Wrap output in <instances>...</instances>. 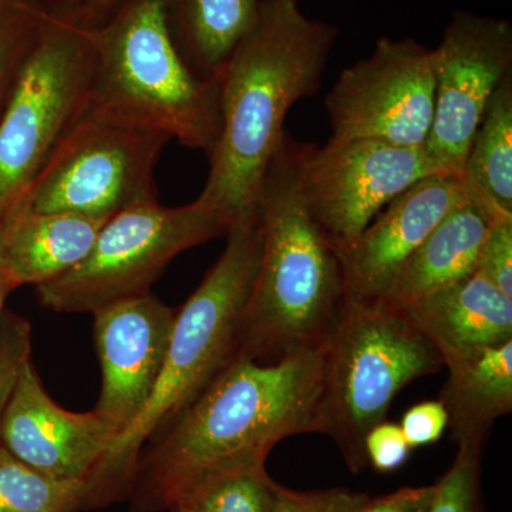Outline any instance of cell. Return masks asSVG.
<instances>
[{"instance_id": "8", "label": "cell", "mask_w": 512, "mask_h": 512, "mask_svg": "<svg viewBox=\"0 0 512 512\" xmlns=\"http://www.w3.org/2000/svg\"><path fill=\"white\" fill-rule=\"evenodd\" d=\"M234 227L220 208L198 197L183 207L146 202L113 215L89 255L49 284L36 288L49 311L93 313L147 295L168 264L188 249Z\"/></svg>"}, {"instance_id": "32", "label": "cell", "mask_w": 512, "mask_h": 512, "mask_svg": "<svg viewBox=\"0 0 512 512\" xmlns=\"http://www.w3.org/2000/svg\"><path fill=\"white\" fill-rule=\"evenodd\" d=\"M127 0H83L84 12L94 25H101Z\"/></svg>"}, {"instance_id": "5", "label": "cell", "mask_w": 512, "mask_h": 512, "mask_svg": "<svg viewBox=\"0 0 512 512\" xmlns=\"http://www.w3.org/2000/svg\"><path fill=\"white\" fill-rule=\"evenodd\" d=\"M227 247L197 291L175 312L154 392L130 429L114 441L94 478L101 501L133 484L144 444L224 372L241 349L242 326L261 256L258 207L227 234Z\"/></svg>"}, {"instance_id": "27", "label": "cell", "mask_w": 512, "mask_h": 512, "mask_svg": "<svg viewBox=\"0 0 512 512\" xmlns=\"http://www.w3.org/2000/svg\"><path fill=\"white\" fill-rule=\"evenodd\" d=\"M476 274L512 299V215H498L491 224Z\"/></svg>"}, {"instance_id": "2", "label": "cell", "mask_w": 512, "mask_h": 512, "mask_svg": "<svg viewBox=\"0 0 512 512\" xmlns=\"http://www.w3.org/2000/svg\"><path fill=\"white\" fill-rule=\"evenodd\" d=\"M339 30L301 0H259L256 22L220 74L221 128L200 197L232 224L256 210L269 161L299 100L318 93Z\"/></svg>"}, {"instance_id": "35", "label": "cell", "mask_w": 512, "mask_h": 512, "mask_svg": "<svg viewBox=\"0 0 512 512\" xmlns=\"http://www.w3.org/2000/svg\"><path fill=\"white\" fill-rule=\"evenodd\" d=\"M0 318H2V316H0Z\"/></svg>"}, {"instance_id": "1", "label": "cell", "mask_w": 512, "mask_h": 512, "mask_svg": "<svg viewBox=\"0 0 512 512\" xmlns=\"http://www.w3.org/2000/svg\"><path fill=\"white\" fill-rule=\"evenodd\" d=\"M323 350L235 357L138 458L136 512L171 510L212 478L265 468L282 440L318 433Z\"/></svg>"}, {"instance_id": "24", "label": "cell", "mask_w": 512, "mask_h": 512, "mask_svg": "<svg viewBox=\"0 0 512 512\" xmlns=\"http://www.w3.org/2000/svg\"><path fill=\"white\" fill-rule=\"evenodd\" d=\"M276 484L265 468L212 478L180 504L197 512H275Z\"/></svg>"}, {"instance_id": "33", "label": "cell", "mask_w": 512, "mask_h": 512, "mask_svg": "<svg viewBox=\"0 0 512 512\" xmlns=\"http://www.w3.org/2000/svg\"><path fill=\"white\" fill-rule=\"evenodd\" d=\"M12 291H15V288L10 282L8 269H6L5 255H3V225L0 221V316L5 308L6 299Z\"/></svg>"}, {"instance_id": "15", "label": "cell", "mask_w": 512, "mask_h": 512, "mask_svg": "<svg viewBox=\"0 0 512 512\" xmlns=\"http://www.w3.org/2000/svg\"><path fill=\"white\" fill-rule=\"evenodd\" d=\"M471 197L460 175L433 174L394 198L356 241L340 252L348 302L382 301L421 242Z\"/></svg>"}, {"instance_id": "31", "label": "cell", "mask_w": 512, "mask_h": 512, "mask_svg": "<svg viewBox=\"0 0 512 512\" xmlns=\"http://www.w3.org/2000/svg\"><path fill=\"white\" fill-rule=\"evenodd\" d=\"M436 484L427 487H403L383 497L370 498L362 512H429Z\"/></svg>"}, {"instance_id": "25", "label": "cell", "mask_w": 512, "mask_h": 512, "mask_svg": "<svg viewBox=\"0 0 512 512\" xmlns=\"http://www.w3.org/2000/svg\"><path fill=\"white\" fill-rule=\"evenodd\" d=\"M483 444H458L457 456L436 483L429 512H483L480 495Z\"/></svg>"}, {"instance_id": "28", "label": "cell", "mask_w": 512, "mask_h": 512, "mask_svg": "<svg viewBox=\"0 0 512 512\" xmlns=\"http://www.w3.org/2000/svg\"><path fill=\"white\" fill-rule=\"evenodd\" d=\"M369 501V495L345 488L296 491L276 484L275 512H362Z\"/></svg>"}, {"instance_id": "3", "label": "cell", "mask_w": 512, "mask_h": 512, "mask_svg": "<svg viewBox=\"0 0 512 512\" xmlns=\"http://www.w3.org/2000/svg\"><path fill=\"white\" fill-rule=\"evenodd\" d=\"M311 147L286 131L259 188L261 256L239 349L259 362L325 348L348 302L339 249L313 218L303 191Z\"/></svg>"}, {"instance_id": "6", "label": "cell", "mask_w": 512, "mask_h": 512, "mask_svg": "<svg viewBox=\"0 0 512 512\" xmlns=\"http://www.w3.org/2000/svg\"><path fill=\"white\" fill-rule=\"evenodd\" d=\"M42 28L0 116V221L83 119L94 67V29L83 0H45Z\"/></svg>"}, {"instance_id": "22", "label": "cell", "mask_w": 512, "mask_h": 512, "mask_svg": "<svg viewBox=\"0 0 512 512\" xmlns=\"http://www.w3.org/2000/svg\"><path fill=\"white\" fill-rule=\"evenodd\" d=\"M97 503L90 481L46 476L0 444V512H77Z\"/></svg>"}, {"instance_id": "20", "label": "cell", "mask_w": 512, "mask_h": 512, "mask_svg": "<svg viewBox=\"0 0 512 512\" xmlns=\"http://www.w3.org/2000/svg\"><path fill=\"white\" fill-rule=\"evenodd\" d=\"M167 13L192 72L220 80L229 56L258 18L259 0H167Z\"/></svg>"}, {"instance_id": "9", "label": "cell", "mask_w": 512, "mask_h": 512, "mask_svg": "<svg viewBox=\"0 0 512 512\" xmlns=\"http://www.w3.org/2000/svg\"><path fill=\"white\" fill-rule=\"evenodd\" d=\"M170 141L156 131L84 114L15 211L70 212L109 220L127 208L157 201L154 170Z\"/></svg>"}, {"instance_id": "4", "label": "cell", "mask_w": 512, "mask_h": 512, "mask_svg": "<svg viewBox=\"0 0 512 512\" xmlns=\"http://www.w3.org/2000/svg\"><path fill=\"white\" fill-rule=\"evenodd\" d=\"M86 116L164 134L210 157L221 128L220 80L192 72L167 0H127L94 29Z\"/></svg>"}, {"instance_id": "19", "label": "cell", "mask_w": 512, "mask_h": 512, "mask_svg": "<svg viewBox=\"0 0 512 512\" xmlns=\"http://www.w3.org/2000/svg\"><path fill=\"white\" fill-rule=\"evenodd\" d=\"M439 400L457 444H485L495 420L512 410V340L448 369Z\"/></svg>"}, {"instance_id": "34", "label": "cell", "mask_w": 512, "mask_h": 512, "mask_svg": "<svg viewBox=\"0 0 512 512\" xmlns=\"http://www.w3.org/2000/svg\"><path fill=\"white\" fill-rule=\"evenodd\" d=\"M171 511H173V512H197L194 510V508L191 507V505H187V504L175 505L174 508H171Z\"/></svg>"}, {"instance_id": "7", "label": "cell", "mask_w": 512, "mask_h": 512, "mask_svg": "<svg viewBox=\"0 0 512 512\" xmlns=\"http://www.w3.org/2000/svg\"><path fill=\"white\" fill-rule=\"evenodd\" d=\"M443 359L402 309L346 302L323 350L320 434L332 437L350 470L366 467L367 433L386 420L404 387L440 372Z\"/></svg>"}, {"instance_id": "18", "label": "cell", "mask_w": 512, "mask_h": 512, "mask_svg": "<svg viewBox=\"0 0 512 512\" xmlns=\"http://www.w3.org/2000/svg\"><path fill=\"white\" fill-rule=\"evenodd\" d=\"M70 212H12L3 225V255L13 288L45 285L80 264L104 222Z\"/></svg>"}, {"instance_id": "29", "label": "cell", "mask_w": 512, "mask_h": 512, "mask_svg": "<svg viewBox=\"0 0 512 512\" xmlns=\"http://www.w3.org/2000/svg\"><path fill=\"white\" fill-rule=\"evenodd\" d=\"M412 447L407 443L399 424L384 420L367 433L365 453L367 463L379 473L399 470L409 460Z\"/></svg>"}, {"instance_id": "14", "label": "cell", "mask_w": 512, "mask_h": 512, "mask_svg": "<svg viewBox=\"0 0 512 512\" xmlns=\"http://www.w3.org/2000/svg\"><path fill=\"white\" fill-rule=\"evenodd\" d=\"M116 439L94 410L72 413L53 402L32 360L23 363L0 419V443L13 456L46 476L96 487L94 478Z\"/></svg>"}, {"instance_id": "30", "label": "cell", "mask_w": 512, "mask_h": 512, "mask_svg": "<svg viewBox=\"0 0 512 512\" xmlns=\"http://www.w3.org/2000/svg\"><path fill=\"white\" fill-rule=\"evenodd\" d=\"M448 427V414L440 400H430L410 407L404 413L400 429L412 448L430 446L443 436Z\"/></svg>"}, {"instance_id": "21", "label": "cell", "mask_w": 512, "mask_h": 512, "mask_svg": "<svg viewBox=\"0 0 512 512\" xmlns=\"http://www.w3.org/2000/svg\"><path fill=\"white\" fill-rule=\"evenodd\" d=\"M463 180L471 194L512 215V72L488 101L468 147Z\"/></svg>"}, {"instance_id": "13", "label": "cell", "mask_w": 512, "mask_h": 512, "mask_svg": "<svg viewBox=\"0 0 512 512\" xmlns=\"http://www.w3.org/2000/svg\"><path fill=\"white\" fill-rule=\"evenodd\" d=\"M175 312L147 293L93 313L101 369V392L93 410L116 431L117 439L130 429L154 392Z\"/></svg>"}, {"instance_id": "16", "label": "cell", "mask_w": 512, "mask_h": 512, "mask_svg": "<svg viewBox=\"0 0 512 512\" xmlns=\"http://www.w3.org/2000/svg\"><path fill=\"white\" fill-rule=\"evenodd\" d=\"M402 311L436 348L447 369L512 340V299L478 274Z\"/></svg>"}, {"instance_id": "26", "label": "cell", "mask_w": 512, "mask_h": 512, "mask_svg": "<svg viewBox=\"0 0 512 512\" xmlns=\"http://www.w3.org/2000/svg\"><path fill=\"white\" fill-rule=\"evenodd\" d=\"M32 329L25 318L2 313L0 318V419L23 363L30 359Z\"/></svg>"}, {"instance_id": "11", "label": "cell", "mask_w": 512, "mask_h": 512, "mask_svg": "<svg viewBox=\"0 0 512 512\" xmlns=\"http://www.w3.org/2000/svg\"><path fill=\"white\" fill-rule=\"evenodd\" d=\"M434 109L427 156L463 177L468 147L498 84L512 72V26L504 19L454 13L431 50Z\"/></svg>"}, {"instance_id": "17", "label": "cell", "mask_w": 512, "mask_h": 512, "mask_svg": "<svg viewBox=\"0 0 512 512\" xmlns=\"http://www.w3.org/2000/svg\"><path fill=\"white\" fill-rule=\"evenodd\" d=\"M498 215L504 214L476 195L451 211L404 262L382 301L404 309L476 274L485 237Z\"/></svg>"}, {"instance_id": "10", "label": "cell", "mask_w": 512, "mask_h": 512, "mask_svg": "<svg viewBox=\"0 0 512 512\" xmlns=\"http://www.w3.org/2000/svg\"><path fill=\"white\" fill-rule=\"evenodd\" d=\"M325 107L328 143L379 140L424 150L434 109L431 50L416 40L382 37L372 55L340 73Z\"/></svg>"}, {"instance_id": "23", "label": "cell", "mask_w": 512, "mask_h": 512, "mask_svg": "<svg viewBox=\"0 0 512 512\" xmlns=\"http://www.w3.org/2000/svg\"><path fill=\"white\" fill-rule=\"evenodd\" d=\"M45 0H0V116L35 45Z\"/></svg>"}, {"instance_id": "12", "label": "cell", "mask_w": 512, "mask_h": 512, "mask_svg": "<svg viewBox=\"0 0 512 512\" xmlns=\"http://www.w3.org/2000/svg\"><path fill=\"white\" fill-rule=\"evenodd\" d=\"M433 174L448 173L423 148L379 140L312 144L303 191L313 218L342 252L387 204Z\"/></svg>"}]
</instances>
